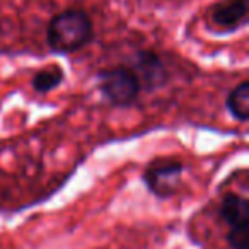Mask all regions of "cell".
I'll return each mask as SVG.
<instances>
[{
    "label": "cell",
    "mask_w": 249,
    "mask_h": 249,
    "mask_svg": "<svg viewBox=\"0 0 249 249\" xmlns=\"http://www.w3.org/2000/svg\"><path fill=\"white\" fill-rule=\"evenodd\" d=\"M65 79V73L60 67H48V69H43L39 72H36L31 79V86L36 92L46 94L52 92L53 89L60 86Z\"/></svg>",
    "instance_id": "8"
},
{
    "label": "cell",
    "mask_w": 249,
    "mask_h": 249,
    "mask_svg": "<svg viewBox=\"0 0 249 249\" xmlns=\"http://www.w3.org/2000/svg\"><path fill=\"white\" fill-rule=\"evenodd\" d=\"M97 89L111 106L128 107L137 103L142 87L132 69L120 65L97 72Z\"/></svg>",
    "instance_id": "2"
},
{
    "label": "cell",
    "mask_w": 249,
    "mask_h": 249,
    "mask_svg": "<svg viewBox=\"0 0 249 249\" xmlns=\"http://www.w3.org/2000/svg\"><path fill=\"white\" fill-rule=\"evenodd\" d=\"M222 220L232 227H249V203L241 195H225L218 208Z\"/></svg>",
    "instance_id": "6"
},
{
    "label": "cell",
    "mask_w": 249,
    "mask_h": 249,
    "mask_svg": "<svg viewBox=\"0 0 249 249\" xmlns=\"http://www.w3.org/2000/svg\"><path fill=\"white\" fill-rule=\"evenodd\" d=\"M94 28L90 18L80 9H67L50 21L46 43L55 53H75L92 39Z\"/></svg>",
    "instance_id": "1"
},
{
    "label": "cell",
    "mask_w": 249,
    "mask_h": 249,
    "mask_svg": "<svg viewBox=\"0 0 249 249\" xmlns=\"http://www.w3.org/2000/svg\"><path fill=\"white\" fill-rule=\"evenodd\" d=\"M210 18L217 28L237 31L248 24V0H220L212 7Z\"/></svg>",
    "instance_id": "5"
},
{
    "label": "cell",
    "mask_w": 249,
    "mask_h": 249,
    "mask_svg": "<svg viewBox=\"0 0 249 249\" xmlns=\"http://www.w3.org/2000/svg\"><path fill=\"white\" fill-rule=\"evenodd\" d=\"M184 166L173 159H157L147 166L143 183L157 198H171L178 193Z\"/></svg>",
    "instance_id": "3"
},
{
    "label": "cell",
    "mask_w": 249,
    "mask_h": 249,
    "mask_svg": "<svg viewBox=\"0 0 249 249\" xmlns=\"http://www.w3.org/2000/svg\"><path fill=\"white\" fill-rule=\"evenodd\" d=\"M229 113L237 121H248L249 120V82L242 80L239 86L229 92L227 101H225Z\"/></svg>",
    "instance_id": "7"
},
{
    "label": "cell",
    "mask_w": 249,
    "mask_h": 249,
    "mask_svg": "<svg viewBox=\"0 0 249 249\" xmlns=\"http://www.w3.org/2000/svg\"><path fill=\"white\" fill-rule=\"evenodd\" d=\"M132 70L139 79L140 87L149 90V92L159 89V87H164L167 79H169L162 58L152 50H142V52L137 53Z\"/></svg>",
    "instance_id": "4"
},
{
    "label": "cell",
    "mask_w": 249,
    "mask_h": 249,
    "mask_svg": "<svg viewBox=\"0 0 249 249\" xmlns=\"http://www.w3.org/2000/svg\"><path fill=\"white\" fill-rule=\"evenodd\" d=\"M231 249H249V227H232L227 232Z\"/></svg>",
    "instance_id": "9"
}]
</instances>
